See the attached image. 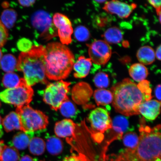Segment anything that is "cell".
Wrapping results in <instances>:
<instances>
[{
	"label": "cell",
	"mask_w": 161,
	"mask_h": 161,
	"mask_svg": "<svg viewBox=\"0 0 161 161\" xmlns=\"http://www.w3.org/2000/svg\"><path fill=\"white\" fill-rule=\"evenodd\" d=\"M129 123L127 120L124 117L118 116L114 118L112 122V128L109 142V145L114 140H120L122 138L123 134L128 128Z\"/></svg>",
	"instance_id": "cell-13"
},
{
	"label": "cell",
	"mask_w": 161,
	"mask_h": 161,
	"mask_svg": "<svg viewBox=\"0 0 161 161\" xmlns=\"http://www.w3.org/2000/svg\"><path fill=\"white\" fill-rule=\"evenodd\" d=\"M123 140L124 145L127 148L134 149L138 145L139 137L135 133L128 132L125 135Z\"/></svg>",
	"instance_id": "cell-31"
},
{
	"label": "cell",
	"mask_w": 161,
	"mask_h": 161,
	"mask_svg": "<svg viewBox=\"0 0 161 161\" xmlns=\"http://www.w3.org/2000/svg\"><path fill=\"white\" fill-rule=\"evenodd\" d=\"M45 47L33 45L29 51L21 52L16 69L23 72L24 79L30 86L38 83L49 84L46 79L45 65Z\"/></svg>",
	"instance_id": "cell-3"
},
{
	"label": "cell",
	"mask_w": 161,
	"mask_h": 161,
	"mask_svg": "<svg viewBox=\"0 0 161 161\" xmlns=\"http://www.w3.org/2000/svg\"><path fill=\"white\" fill-rule=\"evenodd\" d=\"M161 45H160L158 46L156 50L155 53L156 57L157 58V59L160 60H161Z\"/></svg>",
	"instance_id": "cell-41"
},
{
	"label": "cell",
	"mask_w": 161,
	"mask_h": 161,
	"mask_svg": "<svg viewBox=\"0 0 161 161\" xmlns=\"http://www.w3.org/2000/svg\"><path fill=\"white\" fill-rule=\"evenodd\" d=\"M46 147L48 152L52 155H58L63 150V143L61 140L55 136L48 138L46 143Z\"/></svg>",
	"instance_id": "cell-22"
},
{
	"label": "cell",
	"mask_w": 161,
	"mask_h": 161,
	"mask_svg": "<svg viewBox=\"0 0 161 161\" xmlns=\"http://www.w3.org/2000/svg\"><path fill=\"white\" fill-rule=\"evenodd\" d=\"M19 159V154L17 149L12 146H4L1 161H18Z\"/></svg>",
	"instance_id": "cell-27"
},
{
	"label": "cell",
	"mask_w": 161,
	"mask_h": 161,
	"mask_svg": "<svg viewBox=\"0 0 161 161\" xmlns=\"http://www.w3.org/2000/svg\"><path fill=\"white\" fill-rule=\"evenodd\" d=\"M106 156H103V160L102 161H106Z\"/></svg>",
	"instance_id": "cell-46"
},
{
	"label": "cell",
	"mask_w": 161,
	"mask_h": 161,
	"mask_svg": "<svg viewBox=\"0 0 161 161\" xmlns=\"http://www.w3.org/2000/svg\"><path fill=\"white\" fill-rule=\"evenodd\" d=\"M70 82L60 80L49 84L44 91L43 99L52 109L57 111L64 102L69 100L68 94Z\"/></svg>",
	"instance_id": "cell-8"
},
{
	"label": "cell",
	"mask_w": 161,
	"mask_h": 161,
	"mask_svg": "<svg viewBox=\"0 0 161 161\" xmlns=\"http://www.w3.org/2000/svg\"><path fill=\"white\" fill-rule=\"evenodd\" d=\"M33 44L29 39L23 38L20 39L17 43V47L21 52H27L31 49Z\"/></svg>",
	"instance_id": "cell-34"
},
{
	"label": "cell",
	"mask_w": 161,
	"mask_h": 161,
	"mask_svg": "<svg viewBox=\"0 0 161 161\" xmlns=\"http://www.w3.org/2000/svg\"><path fill=\"white\" fill-rule=\"evenodd\" d=\"M129 72L131 77L138 82L145 80L148 74L147 68L140 63L134 64L131 65Z\"/></svg>",
	"instance_id": "cell-19"
},
{
	"label": "cell",
	"mask_w": 161,
	"mask_h": 161,
	"mask_svg": "<svg viewBox=\"0 0 161 161\" xmlns=\"http://www.w3.org/2000/svg\"><path fill=\"white\" fill-rule=\"evenodd\" d=\"M7 29L0 20V47H3L7 42L8 37Z\"/></svg>",
	"instance_id": "cell-35"
},
{
	"label": "cell",
	"mask_w": 161,
	"mask_h": 161,
	"mask_svg": "<svg viewBox=\"0 0 161 161\" xmlns=\"http://www.w3.org/2000/svg\"><path fill=\"white\" fill-rule=\"evenodd\" d=\"M88 120L91 125L90 132L96 142L100 143L106 131L111 129L112 121L109 113L105 108H98L92 110Z\"/></svg>",
	"instance_id": "cell-7"
},
{
	"label": "cell",
	"mask_w": 161,
	"mask_h": 161,
	"mask_svg": "<svg viewBox=\"0 0 161 161\" xmlns=\"http://www.w3.org/2000/svg\"><path fill=\"white\" fill-rule=\"evenodd\" d=\"M34 132H19L15 135L12 140V144L17 150H23L29 146L33 138Z\"/></svg>",
	"instance_id": "cell-18"
},
{
	"label": "cell",
	"mask_w": 161,
	"mask_h": 161,
	"mask_svg": "<svg viewBox=\"0 0 161 161\" xmlns=\"http://www.w3.org/2000/svg\"><path fill=\"white\" fill-rule=\"evenodd\" d=\"M35 1H19V2L20 5L23 7H30L35 3Z\"/></svg>",
	"instance_id": "cell-38"
},
{
	"label": "cell",
	"mask_w": 161,
	"mask_h": 161,
	"mask_svg": "<svg viewBox=\"0 0 161 161\" xmlns=\"http://www.w3.org/2000/svg\"><path fill=\"white\" fill-rule=\"evenodd\" d=\"M17 63L15 56L10 54L3 56L0 60V66L2 69L7 73L13 72L17 68Z\"/></svg>",
	"instance_id": "cell-23"
},
{
	"label": "cell",
	"mask_w": 161,
	"mask_h": 161,
	"mask_svg": "<svg viewBox=\"0 0 161 161\" xmlns=\"http://www.w3.org/2000/svg\"><path fill=\"white\" fill-rule=\"evenodd\" d=\"M4 129L7 132L14 130H21L19 116L17 113L12 112L3 119Z\"/></svg>",
	"instance_id": "cell-20"
},
{
	"label": "cell",
	"mask_w": 161,
	"mask_h": 161,
	"mask_svg": "<svg viewBox=\"0 0 161 161\" xmlns=\"http://www.w3.org/2000/svg\"><path fill=\"white\" fill-rule=\"evenodd\" d=\"M137 146L133 151L138 161H155L161 158V125L153 128L141 119Z\"/></svg>",
	"instance_id": "cell-4"
},
{
	"label": "cell",
	"mask_w": 161,
	"mask_h": 161,
	"mask_svg": "<svg viewBox=\"0 0 161 161\" xmlns=\"http://www.w3.org/2000/svg\"><path fill=\"white\" fill-rule=\"evenodd\" d=\"M112 104L117 112L124 116L138 115L139 107L152 99L150 82L144 80L136 84L127 78L111 88Z\"/></svg>",
	"instance_id": "cell-1"
},
{
	"label": "cell",
	"mask_w": 161,
	"mask_h": 161,
	"mask_svg": "<svg viewBox=\"0 0 161 161\" xmlns=\"http://www.w3.org/2000/svg\"><path fill=\"white\" fill-rule=\"evenodd\" d=\"M160 102L151 100L141 104L139 107V112L147 119L154 120L160 114Z\"/></svg>",
	"instance_id": "cell-12"
},
{
	"label": "cell",
	"mask_w": 161,
	"mask_h": 161,
	"mask_svg": "<svg viewBox=\"0 0 161 161\" xmlns=\"http://www.w3.org/2000/svg\"><path fill=\"white\" fill-rule=\"evenodd\" d=\"M76 125L72 120L65 119L58 122L55 126L56 136L60 138L75 137Z\"/></svg>",
	"instance_id": "cell-14"
},
{
	"label": "cell",
	"mask_w": 161,
	"mask_h": 161,
	"mask_svg": "<svg viewBox=\"0 0 161 161\" xmlns=\"http://www.w3.org/2000/svg\"><path fill=\"white\" fill-rule=\"evenodd\" d=\"M1 101H0V108H1Z\"/></svg>",
	"instance_id": "cell-47"
},
{
	"label": "cell",
	"mask_w": 161,
	"mask_h": 161,
	"mask_svg": "<svg viewBox=\"0 0 161 161\" xmlns=\"http://www.w3.org/2000/svg\"><path fill=\"white\" fill-rule=\"evenodd\" d=\"M111 161H133L130 156L128 148L123 150L117 154H114Z\"/></svg>",
	"instance_id": "cell-33"
},
{
	"label": "cell",
	"mask_w": 161,
	"mask_h": 161,
	"mask_svg": "<svg viewBox=\"0 0 161 161\" xmlns=\"http://www.w3.org/2000/svg\"><path fill=\"white\" fill-rule=\"evenodd\" d=\"M3 53H2L1 49H0V60H1V58L2 57H3Z\"/></svg>",
	"instance_id": "cell-44"
},
{
	"label": "cell",
	"mask_w": 161,
	"mask_h": 161,
	"mask_svg": "<svg viewBox=\"0 0 161 161\" xmlns=\"http://www.w3.org/2000/svg\"><path fill=\"white\" fill-rule=\"evenodd\" d=\"M15 112L19 116L21 130L23 132H34L45 129L49 124L47 116L29 104L17 107Z\"/></svg>",
	"instance_id": "cell-5"
},
{
	"label": "cell",
	"mask_w": 161,
	"mask_h": 161,
	"mask_svg": "<svg viewBox=\"0 0 161 161\" xmlns=\"http://www.w3.org/2000/svg\"><path fill=\"white\" fill-rule=\"evenodd\" d=\"M90 59L94 64L105 65L112 55V49L109 44L102 40H96L88 45Z\"/></svg>",
	"instance_id": "cell-9"
},
{
	"label": "cell",
	"mask_w": 161,
	"mask_h": 161,
	"mask_svg": "<svg viewBox=\"0 0 161 161\" xmlns=\"http://www.w3.org/2000/svg\"><path fill=\"white\" fill-rule=\"evenodd\" d=\"M17 16V13L14 10L7 9L2 13L0 20L7 29H11L14 25Z\"/></svg>",
	"instance_id": "cell-26"
},
{
	"label": "cell",
	"mask_w": 161,
	"mask_h": 161,
	"mask_svg": "<svg viewBox=\"0 0 161 161\" xmlns=\"http://www.w3.org/2000/svg\"><path fill=\"white\" fill-rule=\"evenodd\" d=\"M20 80L19 76L14 72H8L3 76L2 82L5 87L10 89L19 86Z\"/></svg>",
	"instance_id": "cell-28"
},
{
	"label": "cell",
	"mask_w": 161,
	"mask_h": 161,
	"mask_svg": "<svg viewBox=\"0 0 161 161\" xmlns=\"http://www.w3.org/2000/svg\"><path fill=\"white\" fill-rule=\"evenodd\" d=\"M59 109L62 115L66 118H74L77 114L76 106L69 100L64 102Z\"/></svg>",
	"instance_id": "cell-29"
},
{
	"label": "cell",
	"mask_w": 161,
	"mask_h": 161,
	"mask_svg": "<svg viewBox=\"0 0 161 161\" xmlns=\"http://www.w3.org/2000/svg\"><path fill=\"white\" fill-rule=\"evenodd\" d=\"M74 34L75 39L79 42H85L90 37L89 30L83 26H79L76 27Z\"/></svg>",
	"instance_id": "cell-32"
},
{
	"label": "cell",
	"mask_w": 161,
	"mask_h": 161,
	"mask_svg": "<svg viewBox=\"0 0 161 161\" xmlns=\"http://www.w3.org/2000/svg\"><path fill=\"white\" fill-rule=\"evenodd\" d=\"M31 21L34 27L42 33H45L52 26L51 17L43 11H38L34 14L32 17Z\"/></svg>",
	"instance_id": "cell-15"
},
{
	"label": "cell",
	"mask_w": 161,
	"mask_h": 161,
	"mask_svg": "<svg viewBox=\"0 0 161 161\" xmlns=\"http://www.w3.org/2000/svg\"><path fill=\"white\" fill-rule=\"evenodd\" d=\"M103 37L105 41L108 43H119L123 39L121 31L116 27H111L107 30L104 33Z\"/></svg>",
	"instance_id": "cell-25"
},
{
	"label": "cell",
	"mask_w": 161,
	"mask_h": 161,
	"mask_svg": "<svg viewBox=\"0 0 161 161\" xmlns=\"http://www.w3.org/2000/svg\"><path fill=\"white\" fill-rule=\"evenodd\" d=\"M137 5L135 3L130 4L118 1L107 2L103 9L108 13L114 14L122 19L127 18L132 11L136 8Z\"/></svg>",
	"instance_id": "cell-11"
},
{
	"label": "cell",
	"mask_w": 161,
	"mask_h": 161,
	"mask_svg": "<svg viewBox=\"0 0 161 161\" xmlns=\"http://www.w3.org/2000/svg\"><path fill=\"white\" fill-rule=\"evenodd\" d=\"M29 146L30 152L32 154L40 156L45 152L46 143L42 138L36 137L31 139Z\"/></svg>",
	"instance_id": "cell-24"
},
{
	"label": "cell",
	"mask_w": 161,
	"mask_h": 161,
	"mask_svg": "<svg viewBox=\"0 0 161 161\" xmlns=\"http://www.w3.org/2000/svg\"><path fill=\"white\" fill-rule=\"evenodd\" d=\"M3 119L1 116H0V138L3 136Z\"/></svg>",
	"instance_id": "cell-42"
},
{
	"label": "cell",
	"mask_w": 161,
	"mask_h": 161,
	"mask_svg": "<svg viewBox=\"0 0 161 161\" xmlns=\"http://www.w3.org/2000/svg\"><path fill=\"white\" fill-rule=\"evenodd\" d=\"M148 3L156 9L158 15H161V1H148Z\"/></svg>",
	"instance_id": "cell-37"
},
{
	"label": "cell",
	"mask_w": 161,
	"mask_h": 161,
	"mask_svg": "<svg viewBox=\"0 0 161 161\" xmlns=\"http://www.w3.org/2000/svg\"><path fill=\"white\" fill-rule=\"evenodd\" d=\"M20 161H37L29 155H25L22 157Z\"/></svg>",
	"instance_id": "cell-40"
},
{
	"label": "cell",
	"mask_w": 161,
	"mask_h": 161,
	"mask_svg": "<svg viewBox=\"0 0 161 161\" xmlns=\"http://www.w3.org/2000/svg\"><path fill=\"white\" fill-rule=\"evenodd\" d=\"M96 2H97V3H104V2H106V1H96Z\"/></svg>",
	"instance_id": "cell-45"
},
{
	"label": "cell",
	"mask_w": 161,
	"mask_h": 161,
	"mask_svg": "<svg viewBox=\"0 0 161 161\" xmlns=\"http://www.w3.org/2000/svg\"><path fill=\"white\" fill-rule=\"evenodd\" d=\"M45 73L50 80H60L69 75L75 57L69 48L59 42H52L45 47Z\"/></svg>",
	"instance_id": "cell-2"
},
{
	"label": "cell",
	"mask_w": 161,
	"mask_h": 161,
	"mask_svg": "<svg viewBox=\"0 0 161 161\" xmlns=\"http://www.w3.org/2000/svg\"><path fill=\"white\" fill-rule=\"evenodd\" d=\"M53 21L58 29L61 43L65 45H69L71 43V36L73 33L71 21L66 16L59 13L54 15Z\"/></svg>",
	"instance_id": "cell-10"
},
{
	"label": "cell",
	"mask_w": 161,
	"mask_h": 161,
	"mask_svg": "<svg viewBox=\"0 0 161 161\" xmlns=\"http://www.w3.org/2000/svg\"><path fill=\"white\" fill-rule=\"evenodd\" d=\"M137 58L140 64L149 65L153 63L155 59V53L153 49L149 46L141 47L137 53Z\"/></svg>",
	"instance_id": "cell-17"
},
{
	"label": "cell",
	"mask_w": 161,
	"mask_h": 161,
	"mask_svg": "<svg viewBox=\"0 0 161 161\" xmlns=\"http://www.w3.org/2000/svg\"><path fill=\"white\" fill-rule=\"evenodd\" d=\"M94 97L98 106H106L111 103L113 96L109 90L100 89L94 92Z\"/></svg>",
	"instance_id": "cell-21"
},
{
	"label": "cell",
	"mask_w": 161,
	"mask_h": 161,
	"mask_svg": "<svg viewBox=\"0 0 161 161\" xmlns=\"http://www.w3.org/2000/svg\"><path fill=\"white\" fill-rule=\"evenodd\" d=\"M92 62L90 58L80 56L74 64L73 68L74 70V75L77 78H85L89 74L92 66Z\"/></svg>",
	"instance_id": "cell-16"
},
{
	"label": "cell",
	"mask_w": 161,
	"mask_h": 161,
	"mask_svg": "<svg viewBox=\"0 0 161 161\" xmlns=\"http://www.w3.org/2000/svg\"><path fill=\"white\" fill-rule=\"evenodd\" d=\"M93 81L97 87L100 88H106L110 84V80L107 74L100 72L94 76Z\"/></svg>",
	"instance_id": "cell-30"
},
{
	"label": "cell",
	"mask_w": 161,
	"mask_h": 161,
	"mask_svg": "<svg viewBox=\"0 0 161 161\" xmlns=\"http://www.w3.org/2000/svg\"><path fill=\"white\" fill-rule=\"evenodd\" d=\"M155 95L156 97L160 102L161 100V85L160 84L157 86L155 89Z\"/></svg>",
	"instance_id": "cell-39"
},
{
	"label": "cell",
	"mask_w": 161,
	"mask_h": 161,
	"mask_svg": "<svg viewBox=\"0 0 161 161\" xmlns=\"http://www.w3.org/2000/svg\"><path fill=\"white\" fill-rule=\"evenodd\" d=\"M33 88L21 78L17 87L7 89L0 92V100L5 103L19 107L29 104L33 99Z\"/></svg>",
	"instance_id": "cell-6"
},
{
	"label": "cell",
	"mask_w": 161,
	"mask_h": 161,
	"mask_svg": "<svg viewBox=\"0 0 161 161\" xmlns=\"http://www.w3.org/2000/svg\"><path fill=\"white\" fill-rule=\"evenodd\" d=\"M62 161H91L85 155L80 153L66 158Z\"/></svg>",
	"instance_id": "cell-36"
},
{
	"label": "cell",
	"mask_w": 161,
	"mask_h": 161,
	"mask_svg": "<svg viewBox=\"0 0 161 161\" xmlns=\"http://www.w3.org/2000/svg\"><path fill=\"white\" fill-rule=\"evenodd\" d=\"M5 145L3 141H0V161H1L2 152H3L4 146Z\"/></svg>",
	"instance_id": "cell-43"
}]
</instances>
